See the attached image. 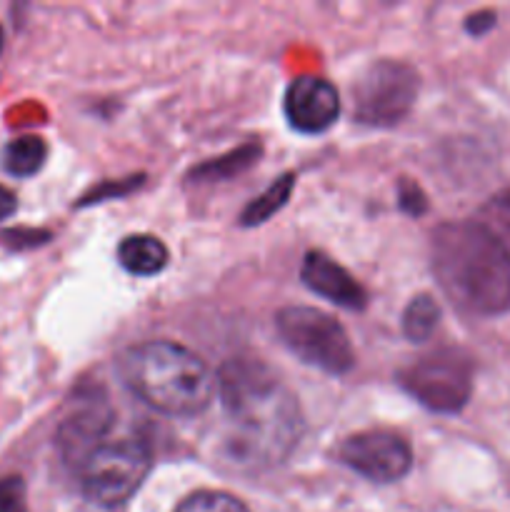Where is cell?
I'll return each instance as SVG.
<instances>
[{"label":"cell","instance_id":"obj_14","mask_svg":"<svg viewBox=\"0 0 510 512\" xmlns=\"http://www.w3.org/2000/svg\"><path fill=\"white\" fill-rule=\"evenodd\" d=\"M260 158V145L248 143L238 150H230L228 155H220V158L208 160V163L198 165V168L190 173V178L198 180V183H215V180H230L235 175L245 173L250 165L258 163Z\"/></svg>","mask_w":510,"mask_h":512},{"label":"cell","instance_id":"obj_12","mask_svg":"<svg viewBox=\"0 0 510 512\" xmlns=\"http://www.w3.org/2000/svg\"><path fill=\"white\" fill-rule=\"evenodd\" d=\"M118 260L128 273L150 278L168 265V248L153 235H128L118 245Z\"/></svg>","mask_w":510,"mask_h":512},{"label":"cell","instance_id":"obj_15","mask_svg":"<svg viewBox=\"0 0 510 512\" xmlns=\"http://www.w3.org/2000/svg\"><path fill=\"white\" fill-rule=\"evenodd\" d=\"M293 185H295L293 173L283 175V178L275 180L273 185H268L258 198H253L248 205H245V210L240 213V225L253 228V225H263L265 220L273 218V215L288 203L290 193H293Z\"/></svg>","mask_w":510,"mask_h":512},{"label":"cell","instance_id":"obj_18","mask_svg":"<svg viewBox=\"0 0 510 512\" xmlns=\"http://www.w3.org/2000/svg\"><path fill=\"white\" fill-rule=\"evenodd\" d=\"M25 485L20 478L0 480V512H25Z\"/></svg>","mask_w":510,"mask_h":512},{"label":"cell","instance_id":"obj_8","mask_svg":"<svg viewBox=\"0 0 510 512\" xmlns=\"http://www.w3.org/2000/svg\"><path fill=\"white\" fill-rule=\"evenodd\" d=\"M340 463L373 483H395L413 468V450L393 430H363L340 445Z\"/></svg>","mask_w":510,"mask_h":512},{"label":"cell","instance_id":"obj_20","mask_svg":"<svg viewBox=\"0 0 510 512\" xmlns=\"http://www.w3.org/2000/svg\"><path fill=\"white\" fill-rule=\"evenodd\" d=\"M488 215L500 225L505 235L510 238V188L500 190L498 195H493V200L488 203Z\"/></svg>","mask_w":510,"mask_h":512},{"label":"cell","instance_id":"obj_6","mask_svg":"<svg viewBox=\"0 0 510 512\" xmlns=\"http://www.w3.org/2000/svg\"><path fill=\"white\" fill-rule=\"evenodd\" d=\"M475 365L458 348H443L400 370L398 383L433 413H460L473 395Z\"/></svg>","mask_w":510,"mask_h":512},{"label":"cell","instance_id":"obj_19","mask_svg":"<svg viewBox=\"0 0 510 512\" xmlns=\"http://www.w3.org/2000/svg\"><path fill=\"white\" fill-rule=\"evenodd\" d=\"M398 200H400V208H403L408 215H415V218L428 210V198H425L423 190H420L415 183H410V180H400Z\"/></svg>","mask_w":510,"mask_h":512},{"label":"cell","instance_id":"obj_11","mask_svg":"<svg viewBox=\"0 0 510 512\" xmlns=\"http://www.w3.org/2000/svg\"><path fill=\"white\" fill-rule=\"evenodd\" d=\"M300 278L313 293H318L320 298H328L330 303L340 305V308L363 310L368 303V295L355 283L353 275L318 250H310L305 255Z\"/></svg>","mask_w":510,"mask_h":512},{"label":"cell","instance_id":"obj_2","mask_svg":"<svg viewBox=\"0 0 510 512\" xmlns=\"http://www.w3.org/2000/svg\"><path fill=\"white\" fill-rule=\"evenodd\" d=\"M433 273L443 293L470 315L510 310V250L485 223L455 220L433 233Z\"/></svg>","mask_w":510,"mask_h":512},{"label":"cell","instance_id":"obj_1","mask_svg":"<svg viewBox=\"0 0 510 512\" xmlns=\"http://www.w3.org/2000/svg\"><path fill=\"white\" fill-rule=\"evenodd\" d=\"M225 428L220 455L235 470H265L283 463L303 435L295 395L260 360H228L215 375Z\"/></svg>","mask_w":510,"mask_h":512},{"label":"cell","instance_id":"obj_10","mask_svg":"<svg viewBox=\"0 0 510 512\" xmlns=\"http://www.w3.org/2000/svg\"><path fill=\"white\" fill-rule=\"evenodd\" d=\"M283 110L288 123L300 133H323L338 120L340 95L328 80L303 75L285 90Z\"/></svg>","mask_w":510,"mask_h":512},{"label":"cell","instance_id":"obj_17","mask_svg":"<svg viewBox=\"0 0 510 512\" xmlns=\"http://www.w3.org/2000/svg\"><path fill=\"white\" fill-rule=\"evenodd\" d=\"M175 512H250V510L245 508L243 500H238L230 493H220V490H198V493L188 495V498L175 508Z\"/></svg>","mask_w":510,"mask_h":512},{"label":"cell","instance_id":"obj_9","mask_svg":"<svg viewBox=\"0 0 510 512\" xmlns=\"http://www.w3.org/2000/svg\"><path fill=\"white\" fill-rule=\"evenodd\" d=\"M115 413L113 405L108 403L105 395H88L80 400L65 420L60 423L55 443H58L60 458L68 465L70 473L98 448L103 440L113 435Z\"/></svg>","mask_w":510,"mask_h":512},{"label":"cell","instance_id":"obj_16","mask_svg":"<svg viewBox=\"0 0 510 512\" xmlns=\"http://www.w3.org/2000/svg\"><path fill=\"white\" fill-rule=\"evenodd\" d=\"M440 308L430 295H415L403 313V335L410 343H425L438 328Z\"/></svg>","mask_w":510,"mask_h":512},{"label":"cell","instance_id":"obj_13","mask_svg":"<svg viewBox=\"0 0 510 512\" xmlns=\"http://www.w3.org/2000/svg\"><path fill=\"white\" fill-rule=\"evenodd\" d=\"M48 158V145L38 135H23L5 145L3 150V168L15 178H30L43 168Z\"/></svg>","mask_w":510,"mask_h":512},{"label":"cell","instance_id":"obj_3","mask_svg":"<svg viewBox=\"0 0 510 512\" xmlns=\"http://www.w3.org/2000/svg\"><path fill=\"white\" fill-rule=\"evenodd\" d=\"M118 373L135 398L173 418L200 415L218 395L208 365L193 350L168 340H148L123 350Z\"/></svg>","mask_w":510,"mask_h":512},{"label":"cell","instance_id":"obj_5","mask_svg":"<svg viewBox=\"0 0 510 512\" xmlns=\"http://www.w3.org/2000/svg\"><path fill=\"white\" fill-rule=\"evenodd\" d=\"M275 328L285 348L305 365H313L330 375H345L353 370V345L333 315L318 308L293 305L275 315Z\"/></svg>","mask_w":510,"mask_h":512},{"label":"cell","instance_id":"obj_21","mask_svg":"<svg viewBox=\"0 0 510 512\" xmlns=\"http://www.w3.org/2000/svg\"><path fill=\"white\" fill-rule=\"evenodd\" d=\"M465 28H468L470 35H485L488 30L495 28V13L493 10H480V13L470 15L465 20Z\"/></svg>","mask_w":510,"mask_h":512},{"label":"cell","instance_id":"obj_7","mask_svg":"<svg viewBox=\"0 0 510 512\" xmlns=\"http://www.w3.org/2000/svg\"><path fill=\"white\" fill-rule=\"evenodd\" d=\"M420 78L413 65L400 60H375L353 85V113L360 123L390 128L405 120L418 98Z\"/></svg>","mask_w":510,"mask_h":512},{"label":"cell","instance_id":"obj_4","mask_svg":"<svg viewBox=\"0 0 510 512\" xmlns=\"http://www.w3.org/2000/svg\"><path fill=\"white\" fill-rule=\"evenodd\" d=\"M150 465H153V453L143 438L110 435L73 470V475L90 503L118 508L143 485Z\"/></svg>","mask_w":510,"mask_h":512},{"label":"cell","instance_id":"obj_22","mask_svg":"<svg viewBox=\"0 0 510 512\" xmlns=\"http://www.w3.org/2000/svg\"><path fill=\"white\" fill-rule=\"evenodd\" d=\"M15 210H18V200H15L13 190L0 185V220H8Z\"/></svg>","mask_w":510,"mask_h":512}]
</instances>
